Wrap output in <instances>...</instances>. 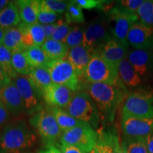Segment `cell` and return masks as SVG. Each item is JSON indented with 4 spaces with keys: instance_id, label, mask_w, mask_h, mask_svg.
I'll use <instances>...</instances> for the list:
<instances>
[{
    "instance_id": "cell-9",
    "label": "cell",
    "mask_w": 153,
    "mask_h": 153,
    "mask_svg": "<svg viewBox=\"0 0 153 153\" xmlns=\"http://www.w3.org/2000/svg\"><path fill=\"white\" fill-rule=\"evenodd\" d=\"M30 123L38 129L45 146L54 145L61 138L62 132L49 108L42 109L30 119Z\"/></svg>"
},
{
    "instance_id": "cell-21",
    "label": "cell",
    "mask_w": 153,
    "mask_h": 153,
    "mask_svg": "<svg viewBox=\"0 0 153 153\" xmlns=\"http://www.w3.org/2000/svg\"><path fill=\"white\" fill-rule=\"evenodd\" d=\"M18 7L22 22L33 24L38 22V15L40 9V1L38 0H19L15 1Z\"/></svg>"
},
{
    "instance_id": "cell-49",
    "label": "cell",
    "mask_w": 153,
    "mask_h": 153,
    "mask_svg": "<svg viewBox=\"0 0 153 153\" xmlns=\"http://www.w3.org/2000/svg\"><path fill=\"white\" fill-rule=\"evenodd\" d=\"M1 131H0V140H1Z\"/></svg>"
},
{
    "instance_id": "cell-29",
    "label": "cell",
    "mask_w": 153,
    "mask_h": 153,
    "mask_svg": "<svg viewBox=\"0 0 153 153\" xmlns=\"http://www.w3.org/2000/svg\"><path fill=\"white\" fill-rule=\"evenodd\" d=\"M12 54L4 45H0V67L11 79H15L19 75L12 66Z\"/></svg>"
},
{
    "instance_id": "cell-37",
    "label": "cell",
    "mask_w": 153,
    "mask_h": 153,
    "mask_svg": "<svg viewBox=\"0 0 153 153\" xmlns=\"http://www.w3.org/2000/svg\"><path fill=\"white\" fill-rule=\"evenodd\" d=\"M60 17V14H57V13L52 12V11H42L39 9L38 15V22L42 25L54 24V23L60 21L58 19Z\"/></svg>"
},
{
    "instance_id": "cell-41",
    "label": "cell",
    "mask_w": 153,
    "mask_h": 153,
    "mask_svg": "<svg viewBox=\"0 0 153 153\" xmlns=\"http://www.w3.org/2000/svg\"><path fill=\"white\" fill-rule=\"evenodd\" d=\"M59 22L56 23H54V24H47V25H42V27L43 28L44 33H45V36L46 39H50L52 37L53 34L54 33L55 30L57 29V26H58Z\"/></svg>"
},
{
    "instance_id": "cell-13",
    "label": "cell",
    "mask_w": 153,
    "mask_h": 153,
    "mask_svg": "<svg viewBox=\"0 0 153 153\" xmlns=\"http://www.w3.org/2000/svg\"><path fill=\"white\" fill-rule=\"evenodd\" d=\"M19 94L24 101L25 110L29 114L39 112L41 109L39 97L26 76L19 75L14 80Z\"/></svg>"
},
{
    "instance_id": "cell-3",
    "label": "cell",
    "mask_w": 153,
    "mask_h": 153,
    "mask_svg": "<svg viewBox=\"0 0 153 153\" xmlns=\"http://www.w3.org/2000/svg\"><path fill=\"white\" fill-rule=\"evenodd\" d=\"M84 77L88 83H103L126 89L118 76V68L95 54L89 62Z\"/></svg>"
},
{
    "instance_id": "cell-5",
    "label": "cell",
    "mask_w": 153,
    "mask_h": 153,
    "mask_svg": "<svg viewBox=\"0 0 153 153\" xmlns=\"http://www.w3.org/2000/svg\"><path fill=\"white\" fill-rule=\"evenodd\" d=\"M65 109L73 117L89 123L92 127H97L101 120L98 108L90 95L87 92L74 93Z\"/></svg>"
},
{
    "instance_id": "cell-48",
    "label": "cell",
    "mask_w": 153,
    "mask_h": 153,
    "mask_svg": "<svg viewBox=\"0 0 153 153\" xmlns=\"http://www.w3.org/2000/svg\"><path fill=\"white\" fill-rule=\"evenodd\" d=\"M117 153H128L127 150H126L125 145H124V143L123 142H122L121 145H120V148H119V150H118Z\"/></svg>"
},
{
    "instance_id": "cell-14",
    "label": "cell",
    "mask_w": 153,
    "mask_h": 153,
    "mask_svg": "<svg viewBox=\"0 0 153 153\" xmlns=\"http://www.w3.org/2000/svg\"><path fill=\"white\" fill-rule=\"evenodd\" d=\"M128 43L134 49L153 50V28L141 22L135 23L128 33Z\"/></svg>"
},
{
    "instance_id": "cell-20",
    "label": "cell",
    "mask_w": 153,
    "mask_h": 153,
    "mask_svg": "<svg viewBox=\"0 0 153 153\" xmlns=\"http://www.w3.org/2000/svg\"><path fill=\"white\" fill-rule=\"evenodd\" d=\"M93 153H117L120 148L118 134L111 130H101Z\"/></svg>"
},
{
    "instance_id": "cell-36",
    "label": "cell",
    "mask_w": 153,
    "mask_h": 153,
    "mask_svg": "<svg viewBox=\"0 0 153 153\" xmlns=\"http://www.w3.org/2000/svg\"><path fill=\"white\" fill-rule=\"evenodd\" d=\"M72 28V26H70L67 22H63L62 20H60L59 21L58 26H57V29L55 30L54 33L53 34L51 39L63 42V41L65 39V38L70 32Z\"/></svg>"
},
{
    "instance_id": "cell-44",
    "label": "cell",
    "mask_w": 153,
    "mask_h": 153,
    "mask_svg": "<svg viewBox=\"0 0 153 153\" xmlns=\"http://www.w3.org/2000/svg\"><path fill=\"white\" fill-rule=\"evenodd\" d=\"M38 153H61L60 150L55 145H51V146H48L45 149L40 150Z\"/></svg>"
},
{
    "instance_id": "cell-23",
    "label": "cell",
    "mask_w": 153,
    "mask_h": 153,
    "mask_svg": "<svg viewBox=\"0 0 153 153\" xmlns=\"http://www.w3.org/2000/svg\"><path fill=\"white\" fill-rule=\"evenodd\" d=\"M117 68L120 81L126 87H136L142 83V78L135 71L127 57L118 64Z\"/></svg>"
},
{
    "instance_id": "cell-12",
    "label": "cell",
    "mask_w": 153,
    "mask_h": 153,
    "mask_svg": "<svg viewBox=\"0 0 153 153\" xmlns=\"http://www.w3.org/2000/svg\"><path fill=\"white\" fill-rule=\"evenodd\" d=\"M127 58L142 79L153 76V50L131 49Z\"/></svg>"
},
{
    "instance_id": "cell-19",
    "label": "cell",
    "mask_w": 153,
    "mask_h": 153,
    "mask_svg": "<svg viewBox=\"0 0 153 153\" xmlns=\"http://www.w3.org/2000/svg\"><path fill=\"white\" fill-rule=\"evenodd\" d=\"M128 48L112 38L99 50L97 54L107 62L118 67V64L127 57L128 53Z\"/></svg>"
},
{
    "instance_id": "cell-1",
    "label": "cell",
    "mask_w": 153,
    "mask_h": 153,
    "mask_svg": "<svg viewBox=\"0 0 153 153\" xmlns=\"http://www.w3.org/2000/svg\"><path fill=\"white\" fill-rule=\"evenodd\" d=\"M87 89L98 108L103 123H112L118 106L126 97L127 89L107 84L88 82Z\"/></svg>"
},
{
    "instance_id": "cell-30",
    "label": "cell",
    "mask_w": 153,
    "mask_h": 153,
    "mask_svg": "<svg viewBox=\"0 0 153 153\" xmlns=\"http://www.w3.org/2000/svg\"><path fill=\"white\" fill-rule=\"evenodd\" d=\"M12 66L18 75L26 76L33 70L24 54V52H16L12 54Z\"/></svg>"
},
{
    "instance_id": "cell-46",
    "label": "cell",
    "mask_w": 153,
    "mask_h": 153,
    "mask_svg": "<svg viewBox=\"0 0 153 153\" xmlns=\"http://www.w3.org/2000/svg\"><path fill=\"white\" fill-rule=\"evenodd\" d=\"M10 2L11 1H8V0H0V11L5 9L10 4Z\"/></svg>"
},
{
    "instance_id": "cell-33",
    "label": "cell",
    "mask_w": 153,
    "mask_h": 153,
    "mask_svg": "<svg viewBox=\"0 0 153 153\" xmlns=\"http://www.w3.org/2000/svg\"><path fill=\"white\" fill-rule=\"evenodd\" d=\"M137 14L141 23L153 28V0L143 1Z\"/></svg>"
},
{
    "instance_id": "cell-15",
    "label": "cell",
    "mask_w": 153,
    "mask_h": 153,
    "mask_svg": "<svg viewBox=\"0 0 153 153\" xmlns=\"http://www.w3.org/2000/svg\"><path fill=\"white\" fill-rule=\"evenodd\" d=\"M0 102L14 116H21L26 111L24 101L13 81L0 90Z\"/></svg>"
},
{
    "instance_id": "cell-43",
    "label": "cell",
    "mask_w": 153,
    "mask_h": 153,
    "mask_svg": "<svg viewBox=\"0 0 153 153\" xmlns=\"http://www.w3.org/2000/svg\"><path fill=\"white\" fill-rule=\"evenodd\" d=\"M12 82V79L6 74V72L0 67V90L2 88L9 85Z\"/></svg>"
},
{
    "instance_id": "cell-16",
    "label": "cell",
    "mask_w": 153,
    "mask_h": 153,
    "mask_svg": "<svg viewBox=\"0 0 153 153\" xmlns=\"http://www.w3.org/2000/svg\"><path fill=\"white\" fill-rule=\"evenodd\" d=\"M73 92L65 86L52 83L44 91L43 98L49 107L65 109L71 100Z\"/></svg>"
},
{
    "instance_id": "cell-25",
    "label": "cell",
    "mask_w": 153,
    "mask_h": 153,
    "mask_svg": "<svg viewBox=\"0 0 153 153\" xmlns=\"http://www.w3.org/2000/svg\"><path fill=\"white\" fill-rule=\"evenodd\" d=\"M49 109L54 116L62 133L85 123V122L73 117L65 109L56 107H49Z\"/></svg>"
},
{
    "instance_id": "cell-34",
    "label": "cell",
    "mask_w": 153,
    "mask_h": 153,
    "mask_svg": "<svg viewBox=\"0 0 153 153\" xmlns=\"http://www.w3.org/2000/svg\"><path fill=\"white\" fill-rule=\"evenodd\" d=\"M69 1L61 0H42L40 1V10L52 11L61 14L66 12Z\"/></svg>"
},
{
    "instance_id": "cell-10",
    "label": "cell",
    "mask_w": 153,
    "mask_h": 153,
    "mask_svg": "<svg viewBox=\"0 0 153 153\" xmlns=\"http://www.w3.org/2000/svg\"><path fill=\"white\" fill-rule=\"evenodd\" d=\"M112 38L106 16H100L86 26L82 45L94 50L98 53Z\"/></svg>"
},
{
    "instance_id": "cell-24",
    "label": "cell",
    "mask_w": 153,
    "mask_h": 153,
    "mask_svg": "<svg viewBox=\"0 0 153 153\" xmlns=\"http://www.w3.org/2000/svg\"><path fill=\"white\" fill-rule=\"evenodd\" d=\"M49 61L65 59L68 56L70 48L66 44L55 40L46 39L41 46Z\"/></svg>"
},
{
    "instance_id": "cell-45",
    "label": "cell",
    "mask_w": 153,
    "mask_h": 153,
    "mask_svg": "<svg viewBox=\"0 0 153 153\" xmlns=\"http://www.w3.org/2000/svg\"><path fill=\"white\" fill-rule=\"evenodd\" d=\"M147 148L149 153H153V133L146 137Z\"/></svg>"
},
{
    "instance_id": "cell-2",
    "label": "cell",
    "mask_w": 153,
    "mask_h": 153,
    "mask_svg": "<svg viewBox=\"0 0 153 153\" xmlns=\"http://www.w3.org/2000/svg\"><path fill=\"white\" fill-rule=\"evenodd\" d=\"M36 137L24 120L9 123L4 127L0 140V153H22L35 145Z\"/></svg>"
},
{
    "instance_id": "cell-8",
    "label": "cell",
    "mask_w": 153,
    "mask_h": 153,
    "mask_svg": "<svg viewBox=\"0 0 153 153\" xmlns=\"http://www.w3.org/2000/svg\"><path fill=\"white\" fill-rule=\"evenodd\" d=\"M46 68L51 74L53 83L65 86L74 92L80 90V78L68 59L50 61Z\"/></svg>"
},
{
    "instance_id": "cell-22",
    "label": "cell",
    "mask_w": 153,
    "mask_h": 153,
    "mask_svg": "<svg viewBox=\"0 0 153 153\" xmlns=\"http://www.w3.org/2000/svg\"><path fill=\"white\" fill-rule=\"evenodd\" d=\"M28 79L40 97H43L45 89L53 83L46 67L33 68L28 75Z\"/></svg>"
},
{
    "instance_id": "cell-28",
    "label": "cell",
    "mask_w": 153,
    "mask_h": 153,
    "mask_svg": "<svg viewBox=\"0 0 153 153\" xmlns=\"http://www.w3.org/2000/svg\"><path fill=\"white\" fill-rule=\"evenodd\" d=\"M24 54L28 64L33 68L46 67L50 61L41 46H32L26 48Z\"/></svg>"
},
{
    "instance_id": "cell-17",
    "label": "cell",
    "mask_w": 153,
    "mask_h": 153,
    "mask_svg": "<svg viewBox=\"0 0 153 153\" xmlns=\"http://www.w3.org/2000/svg\"><path fill=\"white\" fill-rule=\"evenodd\" d=\"M95 54H97V53L94 50L80 45L70 49L67 59L80 78L85 76L89 62Z\"/></svg>"
},
{
    "instance_id": "cell-35",
    "label": "cell",
    "mask_w": 153,
    "mask_h": 153,
    "mask_svg": "<svg viewBox=\"0 0 153 153\" xmlns=\"http://www.w3.org/2000/svg\"><path fill=\"white\" fill-rule=\"evenodd\" d=\"M123 143L128 153H149L146 139H124Z\"/></svg>"
},
{
    "instance_id": "cell-4",
    "label": "cell",
    "mask_w": 153,
    "mask_h": 153,
    "mask_svg": "<svg viewBox=\"0 0 153 153\" xmlns=\"http://www.w3.org/2000/svg\"><path fill=\"white\" fill-rule=\"evenodd\" d=\"M106 16L112 37L128 48V33L131 26L138 21L137 14L126 10L116 3L108 11Z\"/></svg>"
},
{
    "instance_id": "cell-7",
    "label": "cell",
    "mask_w": 153,
    "mask_h": 153,
    "mask_svg": "<svg viewBox=\"0 0 153 153\" xmlns=\"http://www.w3.org/2000/svg\"><path fill=\"white\" fill-rule=\"evenodd\" d=\"M98 140V133L85 123L62 133L60 143L76 147L88 153L93 152Z\"/></svg>"
},
{
    "instance_id": "cell-31",
    "label": "cell",
    "mask_w": 153,
    "mask_h": 153,
    "mask_svg": "<svg viewBox=\"0 0 153 153\" xmlns=\"http://www.w3.org/2000/svg\"><path fill=\"white\" fill-rule=\"evenodd\" d=\"M66 22L68 24H82L85 22L82 9L75 2V1H69L68 9L65 12Z\"/></svg>"
},
{
    "instance_id": "cell-6",
    "label": "cell",
    "mask_w": 153,
    "mask_h": 153,
    "mask_svg": "<svg viewBox=\"0 0 153 153\" xmlns=\"http://www.w3.org/2000/svg\"><path fill=\"white\" fill-rule=\"evenodd\" d=\"M121 115L140 118H153V89H140L126 97Z\"/></svg>"
},
{
    "instance_id": "cell-11",
    "label": "cell",
    "mask_w": 153,
    "mask_h": 153,
    "mask_svg": "<svg viewBox=\"0 0 153 153\" xmlns=\"http://www.w3.org/2000/svg\"><path fill=\"white\" fill-rule=\"evenodd\" d=\"M120 126L124 139H146L153 133V118H140L121 115Z\"/></svg>"
},
{
    "instance_id": "cell-40",
    "label": "cell",
    "mask_w": 153,
    "mask_h": 153,
    "mask_svg": "<svg viewBox=\"0 0 153 153\" xmlns=\"http://www.w3.org/2000/svg\"><path fill=\"white\" fill-rule=\"evenodd\" d=\"M10 113L7 108L0 102V128L4 127L8 124L10 119Z\"/></svg>"
},
{
    "instance_id": "cell-26",
    "label": "cell",
    "mask_w": 153,
    "mask_h": 153,
    "mask_svg": "<svg viewBox=\"0 0 153 153\" xmlns=\"http://www.w3.org/2000/svg\"><path fill=\"white\" fill-rule=\"evenodd\" d=\"M21 21L19 11L14 1H11L5 9L0 11V27L4 29L18 26L22 23Z\"/></svg>"
},
{
    "instance_id": "cell-39",
    "label": "cell",
    "mask_w": 153,
    "mask_h": 153,
    "mask_svg": "<svg viewBox=\"0 0 153 153\" xmlns=\"http://www.w3.org/2000/svg\"><path fill=\"white\" fill-rule=\"evenodd\" d=\"M75 2L82 9H93L96 8L102 9L105 1L99 0H76Z\"/></svg>"
},
{
    "instance_id": "cell-42",
    "label": "cell",
    "mask_w": 153,
    "mask_h": 153,
    "mask_svg": "<svg viewBox=\"0 0 153 153\" xmlns=\"http://www.w3.org/2000/svg\"><path fill=\"white\" fill-rule=\"evenodd\" d=\"M59 150H60L61 153H88L85 152V151H83L79 148H76V147L65 144H62V143L59 146Z\"/></svg>"
},
{
    "instance_id": "cell-47",
    "label": "cell",
    "mask_w": 153,
    "mask_h": 153,
    "mask_svg": "<svg viewBox=\"0 0 153 153\" xmlns=\"http://www.w3.org/2000/svg\"><path fill=\"white\" fill-rule=\"evenodd\" d=\"M5 32H6V29H4V28L0 27V45L3 44Z\"/></svg>"
},
{
    "instance_id": "cell-27",
    "label": "cell",
    "mask_w": 153,
    "mask_h": 153,
    "mask_svg": "<svg viewBox=\"0 0 153 153\" xmlns=\"http://www.w3.org/2000/svg\"><path fill=\"white\" fill-rule=\"evenodd\" d=\"M3 45L12 53L19 51L24 52L26 49L23 43L22 33L16 27L6 30Z\"/></svg>"
},
{
    "instance_id": "cell-18",
    "label": "cell",
    "mask_w": 153,
    "mask_h": 153,
    "mask_svg": "<svg viewBox=\"0 0 153 153\" xmlns=\"http://www.w3.org/2000/svg\"><path fill=\"white\" fill-rule=\"evenodd\" d=\"M22 35L23 43L26 48L32 46H42L46 41L42 25L39 23L27 24L22 22L17 26Z\"/></svg>"
},
{
    "instance_id": "cell-32",
    "label": "cell",
    "mask_w": 153,
    "mask_h": 153,
    "mask_svg": "<svg viewBox=\"0 0 153 153\" xmlns=\"http://www.w3.org/2000/svg\"><path fill=\"white\" fill-rule=\"evenodd\" d=\"M85 28L86 26H72L71 30H70V32L65 38V39L63 41L62 43L66 44L70 49L82 45V41H83Z\"/></svg>"
},
{
    "instance_id": "cell-38",
    "label": "cell",
    "mask_w": 153,
    "mask_h": 153,
    "mask_svg": "<svg viewBox=\"0 0 153 153\" xmlns=\"http://www.w3.org/2000/svg\"><path fill=\"white\" fill-rule=\"evenodd\" d=\"M143 2V0H122L118 1L117 4L126 10L137 14L139 7Z\"/></svg>"
}]
</instances>
